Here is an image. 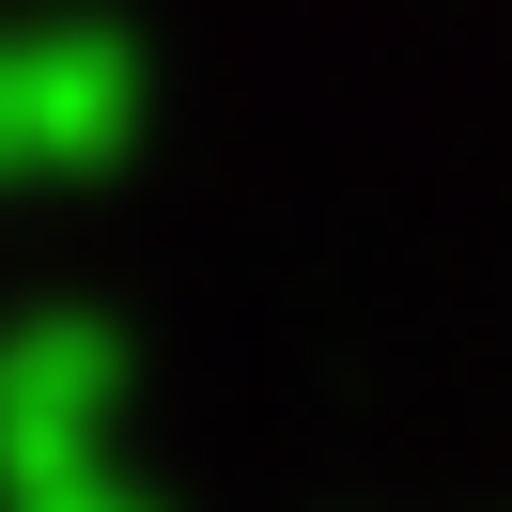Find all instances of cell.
I'll return each mask as SVG.
<instances>
[{"mask_svg":"<svg viewBox=\"0 0 512 512\" xmlns=\"http://www.w3.org/2000/svg\"><path fill=\"white\" fill-rule=\"evenodd\" d=\"M140 140V47L109 16H0V187H78Z\"/></svg>","mask_w":512,"mask_h":512,"instance_id":"1","label":"cell"},{"mask_svg":"<svg viewBox=\"0 0 512 512\" xmlns=\"http://www.w3.org/2000/svg\"><path fill=\"white\" fill-rule=\"evenodd\" d=\"M109 404H125V326H94V311H32V326H0V466L109 435Z\"/></svg>","mask_w":512,"mask_h":512,"instance_id":"2","label":"cell"},{"mask_svg":"<svg viewBox=\"0 0 512 512\" xmlns=\"http://www.w3.org/2000/svg\"><path fill=\"white\" fill-rule=\"evenodd\" d=\"M0 512H140L125 481H94L78 450H32V466H0Z\"/></svg>","mask_w":512,"mask_h":512,"instance_id":"3","label":"cell"}]
</instances>
